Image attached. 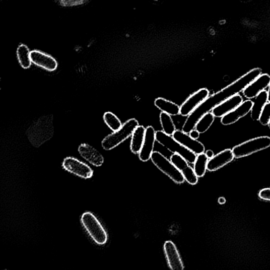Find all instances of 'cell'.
I'll return each instance as SVG.
<instances>
[{"instance_id":"18","label":"cell","mask_w":270,"mask_h":270,"mask_svg":"<svg viewBox=\"0 0 270 270\" xmlns=\"http://www.w3.org/2000/svg\"><path fill=\"white\" fill-rule=\"evenodd\" d=\"M243 103V98L240 95H236L214 108L212 113L216 117H222L237 108Z\"/></svg>"},{"instance_id":"13","label":"cell","mask_w":270,"mask_h":270,"mask_svg":"<svg viewBox=\"0 0 270 270\" xmlns=\"http://www.w3.org/2000/svg\"><path fill=\"white\" fill-rule=\"evenodd\" d=\"M156 132L153 127L151 126L146 128L144 142L139 153V158L142 162H148L151 159L156 141Z\"/></svg>"},{"instance_id":"3","label":"cell","mask_w":270,"mask_h":270,"mask_svg":"<svg viewBox=\"0 0 270 270\" xmlns=\"http://www.w3.org/2000/svg\"><path fill=\"white\" fill-rule=\"evenodd\" d=\"M81 222L85 230L96 244L102 245L107 243V233L102 224L93 213L89 212L83 213Z\"/></svg>"},{"instance_id":"10","label":"cell","mask_w":270,"mask_h":270,"mask_svg":"<svg viewBox=\"0 0 270 270\" xmlns=\"http://www.w3.org/2000/svg\"><path fill=\"white\" fill-rule=\"evenodd\" d=\"M173 138L184 147L196 155L205 152V146L201 142L191 138L183 130H176L172 135Z\"/></svg>"},{"instance_id":"14","label":"cell","mask_w":270,"mask_h":270,"mask_svg":"<svg viewBox=\"0 0 270 270\" xmlns=\"http://www.w3.org/2000/svg\"><path fill=\"white\" fill-rule=\"evenodd\" d=\"M164 250L169 267L172 270H183L184 266L177 247L171 241H166L164 245Z\"/></svg>"},{"instance_id":"21","label":"cell","mask_w":270,"mask_h":270,"mask_svg":"<svg viewBox=\"0 0 270 270\" xmlns=\"http://www.w3.org/2000/svg\"><path fill=\"white\" fill-rule=\"evenodd\" d=\"M267 92L265 91H263L255 97L251 110V116L253 120H259L261 112L267 103Z\"/></svg>"},{"instance_id":"17","label":"cell","mask_w":270,"mask_h":270,"mask_svg":"<svg viewBox=\"0 0 270 270\" xmlns=\"http://www.w3.org/2000/svg\"><path fill=\"white\" fill-rule=\"evenodd\" d=\"M234 159L232 150H225L209 160L207 170L210 172L216 171L231 162Z\"/></svg>"},{"instance_id":"12","label":"cell","mask_w":270,"mask_h":270,"mask_svg":"<svg viewBox=\"0 0 270 270\" xmlns=\"http://www.w3.org/2000/svg\"><path fill=\"white\" fill-rule=\"evenodd\" d=\"M252 106L253 102L251 100H247L244 101L237 108L222 117L221 123L222 125L228 126L237 122L240 119L249 113Z\"/></svg>"},{"instance_id":"8","label":"cell","mask_w":270,"mask_h":270,"mask_svg":"<svg viewBox=\"0 0 270 270\" xmlns=\"http://www.w3.org/2000/svg\"><path fill=\"white\" fill-rule=\"evenodd\" d=\"M209 91L207 88H201L190 95L180 107V115L188 116L209 97Z\"/></svg>"},{"instance_id":"32","label":"cell","mask_w":270,"mask_h":270,"mask_svg":"<svg viewBox=\"0 0 270 270\" xmlns=\"http://www.w3.org/2000/svg\"><path fill=\"white\" fill-rule=\"evenodd\" d=\"M226 199H225L223 197H220L219 199V202L220 204L221 205H223L225 204V202H226Z\"/></svg>"},{"instance_id":"16","label":"cell","mask_w":270,"mask_h":270,"mask_svg":"<svg viewBox=\"0 0 270 270\" xmlns=\"http://www.w3.org/2000/svg\"><path fill=\"white\" fill-rule=\"evenodd\" d=\"M32 63L42 68L45 70L53 72L57 70L58 63L51 56L37 50L31 52Z\"/></svg>"},{"instance_id":"29","label":"cell","mask_w":270,"mask_h":270,"mask_svg":"<svg viewBox=\"0 0 270 270\" xmlns=\"http://www.w3.org/2000/svg\"><path fill=\"white\" fill-rule=\"evenodd\" d=\"M258 196L262 199L270 201V188L261 190L258 193Z\"/></svg>"},{"instance_id":"9","label":"cell","mask_w":270,"mask_h":270,"mask_svg":"<svg viewBox=\"0 0 270 270\" xmlns=\"http://www.w3.org/2000/svg\"><path fill=\"white\" fill-rule=\"evenodd\" d=\"M171 161L181 172L187 183L193 185L197 183L198 177L196 175L194 169L190 167L184 157L175 153L171 157Z\"/></svg>"},{"instance_id":"5","label":"cell","mask_w":270,"mask_h":270,"mask_svg":"<svg viewBox=\"0 0 270 270\" xmlns=\"http://www.w3.org/2000/svg\"><path fill=\"white\" fill-rule=\"evenodd\" d=\"M270 147V138H256L235 146L232 149L234 158L240 159Z\"/></svg>"},{"instance_id":"27","label":"cell","mask_w":270,"mask_h":270,"mask_svg":"<svg viewBox=\"0 0 270 270\" xmlns=\"http://www.w3.org/2000/svg\"><path fill=\"white\" fill-rule=\"evenodd\" d=\"M258 120L262 125H268L270 121V103H266L264 107Z\"/></svg>"},{"instance_id":"25","label":"cell","mask_w":270,"mask_h":270,"mask_svg":"<svg viewBox=\"0 0 270 270\" xmlns=\"http://www.w3.org/2000/svg\"><path fill=\"white\" fill-rule=\"evenodd\" d=\"M160 118L163 131L166 134L172 136L176 129L171 116L162 112Z\"/></svg>"},{"instance_id":"24","label":"cell","mask_w":270,"mask_h":270,"mask_svg":"<svg viewBox=\"0 0 270 270\" xmlns=\"http://www.w3.org/2000/svg\"><path fill=\"white\" fill-rule=\"evenodd\" d=\"M215 116H214L212 112H209L199 119L195 128L200 133H204L210 128L215 121Z\"/></svg>"},{"instance_id":"1","label":"cell","mask_w":270,"mask_h":270,"mask_svg":"<svg viewBox=\"0 0 270 270\" xmlns=\"http://www.w3.org/2000/svg\"><path fill=\"white\" fill-rule=\"evenodd\" d=\"M53 120V115L51 114L42 116L28 129L27 136L34 147L39 148L53 137L54 132Z\"/></svg>"},{"instance_id":"7","label":"cell","mask_w":270,"mask_h":270,"mask_svg":"<svg viewBox=\"0 0 270 270\" xmlns=\"http://www.w3.org/2000/svg\"><path fill=\"white\" fill-rule=\"evenodd\" d=\"M62 166L66 171L85 179L91 178L94 175L91 167L74 157H66Z\"/></svg>"},{"instance_id":"26","label":"cell","mask_w":270,"mask_h":270,"mask_svg":"<svg viewBox=\"0 0 270 270\" xmlns=\"http://www.w3.org/2000/svg\"><path fill=\"white\" fill-rule=\"evenodd\" d=\"M104 120L106 124L113 131L118 130L122 126L120 119L111 112H105Z\"/></svg>"},{"instance_id":"23","label":"cell","mask_w":270,"mask_h":270,"mask_svg":"<svg viewBox=\"0 0 270 270\" xmlns=\"http://www.w3.org/2000/svg\"><path fill=\"white\" fill-rule=\"evenodd\" d=\"M17 57L21 66L24 69H28L31 65V52L27 46L21 44L17 50Z\"/></svg>"},{"instance_id":"22","label":"cell","mask_w":270,"mask_h":270,"mask_svg":"<svg viewBox=\"0 0 270 270\" xmlns=\"http://www.w3.org/2000/svg\"><path fill=\"white\" fill-rule=\"evenodd\" d=\"M209 159L205 153H201L196 156L194 163V171L198 177L205 176L207 170Z\"/></svg>"},{"instance_id":"6","label":"cell","mask_w":270,"mask_h":270,"mask_svg":"<svg viewBox=\"0 0 270 270\" xmlns=\"http://www.w3.org/2000/svg\"><path fill=\"white\" fill-rule=\"evenodd\" d=\"M153 164L162 172L170 177L177 184L184 182L185 178L171 161L168 160L159 152H154L151 156Z\"/></svg>"},{"instance_id":"4","label":"cell","mask_w":270,"mask_h":270,"mask_svg":"<svg viewBox=\"0 0 270 270\" xmlns=\"http://www.w3.org/2000/svg\"><path fill=\"white\" fill-rule=\"evenodd\" d=\"M156 139L157 142L168 150L182 156L189 163L194 164L196 155L184 147L172 136L166 134L163 131H157L156 132Z\"/></svg>"},{"instance_id":"28","label":"cell","mask_w":270,"mask_h":270,"mask_svg":"<svg viewBox=\"0 0 270 270\" xmlns=\"http://www.w3.org/2000/svg\"><path fill=\"white\" fill-rule=\"evenodd\" d=\"M87 0H60V4L65 7H72L82 5Z\"/></svg>"},{"instance_id":"20","label":"cell","mask_w":270,"mask_h":270,"mask_svg":"<svg viewBox=\"0 0 270 270\" xmlns=\"http://www.w3.org/2000/svg\"><path fill=\"white\" fill-rule=\"evenodd\" d=\"M154 104L162 112L170 116H176L180 114V107L172 101L163 98H157L154 101Z\"/></svg>"},{"instance_id":"31","label":"cell","mask_w":270,"mask_h":270,"mask_svg":"<svg viewBox=\"0 0 270 270\" xmlns=\"http://www.w3.org/2000/svg\"><path fill=\"white\" fill-rule=\"evenodd\" d=\"M206 154L209 159H212L215 156V154H214V152L212 150L207 151Z\"/></svg>"},{"instance_id":"15","label":"cell","mask_w":270,"mask_h":270,"mask_svg":"<svg viewBox=\"0 0 270 270\" xmlns=\"http://www.w3.org/2000/svg\"><path fill=\"white\" fill-rule=\"evenodd\" d=\"M78 152L83 159L93 166L100 167L104 163L103 155L91 145L81 144L79 146Z\"/></svg>"},{"instance_id":"33","label":"cell","mask_w":270,"mask_h":270,"mask_svg":"<svg viewBox=\"0 0 270 270\" xmlns=\"http://www.w3.org/2000/svg\"><path fill=\"white\" fill-rule=\"evenodd\" d=\"M269 88L267 92V101L268 103H270V84L269 85Z\"/></svg>"},{"instance_id":"34","label":"cell","mask_w":270,"mask_h":270,"mask_svg":"<svg viewBox=\"0 0 270 270\" xmlns=\"http://www.w3.org/2000/svg\"><path fill=\"white\" fill-rule=\"evenodd\" d=\"M268 126H269V127L270 128V121H269V123H268Z\"/></svg>"},{"instance_id":"30","label":"cell","mask_w":270,"mask_h":270,"mask_svg":"<svg viewBox=\"0 0 270 270\" xmlns=\"http://www.w3.org/2000/svg\"><path fill=\"white\" fill-rule=\"evenodd\" d=\"M200 133L196 130L193 129L189 132V136L193 139L197 140L199 137Z\"/></svg>"},{"instance_id":"2","label":"cell","mask_w":270,"mask_h":270,"mask_svg":"<svg viewBox=\"0 0 270 270\" xmlns=\"http://www.w3.org/2000/svg\"><path fill=\"white\" fill-rule=\"evenodd\" d=\"M138 126L139 122L137 119L131 118L128 120L118 130L108 135L103 140L101 143L103 148L106 151H110L116 148L131 136Z\"/></svg>"},{"instance_id":"11","label":"cell","mask_w":270,"mask_h":270,"mask_svg":"<svg viewBox=\"0 0 270 270\" xmlns=\"http://www.w3.org/2000/svg\"><path fill=\"white\" fill-rule=\"evenodd\" d=\"M270 84V76L267 74L261 75L247 86L243 91V95L248 99L255 98L265 91Z\"/></svg>"},{"instance_id":"19","label":"cell","mask_w":270,"mask_h":270,"mask_svg":"<svg viewBox=\"0 0 270 270\" xmlns=\"http://www.w3.org/2000/svg\"><path fill=\"white\" fill-rule=\"evenodd\" d=\"M146 128L139 125L134 129L131 136L130 150L135 154H139L144 142Z\"/></svg>"}]
</instances>
